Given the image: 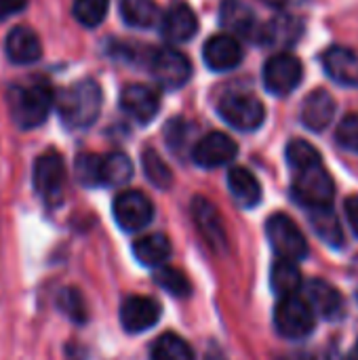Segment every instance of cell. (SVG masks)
Returning <instances> with one entry per match:
<instances>
[{
	"instance_id": "obj_23",
	"label": "cell",
	"mask_w": 358,
	"mask_h": 360,
	"mask_svg": "<svg viewBox=\"0 0 358 360\" xmlns=\"http://www.w3.org/2000/svg\"><path fill=\"white\" fill-rule=\"evenodd\" d=\"M306 291H308V300L306 302L310 304L312 312L321 314L327 321L338 319L342 314V295L329 283H325V281H310Z\"/></svg>"
},
{
	"instance_id": "obj_15",
	"label": "cell",
	"mask_w": 358,
	"mask_h": 360,
	"mask_svg": "<svg viewBox=\"0 0 358 360\" xmlns=\"http://www.w3.org/2000/svg\"><path fill=\"white\" fill-rule=\"evenodd\" d=\"M203 59L213 72H226V70L236 68L243 61V46L234 36L217 34L205 42Z\"/></svg>"
},
{
	"instance_id": "obj_28",
	"label": "cell",
	"mask_w": 358,
	"mask_h": 360,
	"mask_svg": "<svg viewBox=\"0 0 358 360\" xmlns=\"http://www.w3.org/2000/svg\"><path fill=\"white\" fill-rule=\"evenodd\" d=\"M150 356L152 360H194V350L184 338L175 333H165L154 342Z\"/></svg>"
},
{
	"instance_id": "obj_19",
	"label": "cell",
	"mask_w": 358,
	"mask_h": 360,
	"mask_svg": "<svg viewBox=\"0 0 358 360\" xmlns=\"http://www.w3.org/2000/svg\"><path fill=\"white\" fill-rule=\"evenodd\" d=\"M160 30L169 42H188L198 32V19L188 4L177 2L162 15Z\"/></svg>"
},
{
	"instance_id": "obj_25",
	"label": "cell",
	"mask_w": 358,
	"mask_h": 360,
	"mask_svg": "<svg viewBox=\"0 0 358 360\" xmlns=\"http://www.w3.org/2000/svg\"><path fill=\"white\" fill-rule=\"evenodd\" d=\"M133 177V162L122 152H110L99 162V186H122Z\"/></svg>"
},
{
	"instance_id": "obj_9",
	"label": "cell",
	"mask_w": 358,
	"mask_h": 360,
	"mask_svg": "<svg viewBox=\"0 0 358 360\" xmlns=\"http://www.w3.org/2000/svg\"><path fill=\"white\" fill-rule=\"evenodd\" d=\"M304 76L302 61L291 53H279L270 57L264 65V84L272 95L293 93Z\"/></svg>"
},
{
	"instance_id": "obj_7",
	"label": "cell",
	"mask_w": 358,
	"mask_h": 360,
	"mask_svg": "<svg viewBox=\"0 0 358 360\" xmlns=\"http://www.w3.org/2000/svg\"><path fill=\"white\" fill-rule=\"evenodd\" d=\"M217 112L232 129H238L245 133L260 129L266 120L264 103L257 97L247 95V93H230L222 97Z\"/></svg>"
},
{
	"instance_id": "obj_3",
	"label": "cell",
	"mask_w": 358,
	"mask_h": 360,
	"mask_svg": "<svg viewBox=\"0 0 358 360\" xmlns=\"http://www.w3.org/2000/svg\"><path fill=\"white\" fill-rule=\"evenodd\" d=\"M293 196L306 209H325L333 202V179L321 165L295 171Z\"/></svg>"
},
{
	"instance_id": "obj_1",
	"label": "cell",
	"mask_w": 358,
	"mask_h": 360,
	"mask_svg": "<svg viewBox=\"0 0 358 360\" xmlns=\"http://www.w3.org/2000/svg\"><path fill=\"white\" fill-rule=\"evenodd\" d=\"M101 89L95 80H78L55 93V110L70 129H89L101 112Z\"/></svg>"
},
{
	"instance_id": "obj_32",
	"label": "cell",
	"mask_w": 358,
	"mask_h": 360,
	"mask_svg": "<svg viewBox=\"0 0 358 360\" xmlns=\"http://www.w3.org/2000/svg\"><path fill=\"white\" fill-rule=\"evenodd\" d=\"M110 0H74V17L84 27H97L108 15Z\"/></svg>"
},
{
	"instance_id": "obj_10",
	"label": "cell",
	"mask_w": 358,
	"mask_h": 360,
	"mask_svg": "<svg viewBox=\"0 0 358 360\" xmlns=\"http://www.w3.org/2000/svg\"><path fill=\"white\" fill-rule=\"evenodd\" d=\"M112 213H114L116 224H118L122 230H127V232H137V230H143V228L152 221V217H154V207H152L150 198H148L143 192L127 190V192H120V194L114 198Z\"/></svg>"
},
{
	"instance_id": "obj_8",
	"label": "cell",
	"mask_w": 358,
	"mask_h": 360,
	"mask_svg": "<svg viewBox=\"0 0 358 360\" xmlns=\"http://www.w3.org/2000/svg\"><path fill=\"white\" fill-rule=\"evenodd\" d=\"M65 165L57 152H46L34 162V190L49 205L57 207L63 198Z\"/></svg>"
},
{
	"instance_id": "obj_40",
	"label": "cell",
	"mask_w": 358,
	"mask_h": 360,
	"mask_svg": "<svg viewBox=\"0 0 358 360\" xmlns=\"http://www.w3.org/2000/svg\"><path fill=\"white\" fill-rule=\"evenodd\" d=\"M264 2H266L268 6H274V8H281V6H285V4H287L289 0H264Z\"/></svg>"
},
{
	"instance_id": "obj_18",
	"label": "cell",
	"mask_w": 358,
	"mask_h": 360,
	"mask_svg": "<svg viewBox=\"0 0 358 360\" xmlns=\"http://www.w3.org/2000/svg\"><path fill=\"white\" fill-rule=\"evenodd\" d=\"M333 116H335V99L325 89L312 91L302 103V122L306 129L314 133L325 131L331 124Z\"/></svg>"
},
{
	"instance_id": "obj_17",
	"label": "cell",
	"mask_w": 358,
	"mask_h": 360,
	"mask_svg": "<svg viewBox=\"0 0 358 360\" xmlns=\"http://www.w3.org/2000/svg\"><path fill=\"white\" fill-rule=\"evenodd\" d=\"M4 51H6V57H8L13 63L27 65V63H34V61L40 59V55H42V44H40L38 34H36L32 27H27V25H17V27H13V30L6 34Z\"/></svg>"
},
{
	"instance_id": "obj_29",
	"label": "cell",
	"mask_w": 358,
	"mask_h": 360,
	"mask_svg": "<svg viewBox=\"0 0 358 360\" xmlns=\"http://www.w3.org/2000/svg\"><path fill=\"white\" fill-rule=\"evenodd\" d=\"M120 15L131 27H150L156 21L158 8L154 0H120Z\"/></svg>"
},
{
	"instance_id": "obj_14",
	"label": "cell",
	"mask_w": 358,
	"mask_h": 360,
	"mask_svg": "<svg viewBox=\"0 0 358 360\" xmlns=\"http://www.w3.org/2000/svg\"><path fill=\"white\" fill-rule=\"evenodd\" d=\"M160 319V306L143 295H131L120 306V323L127 333H143Z\"/></svg>"
},
{
	"instance_id": "obj_12",
	"label": "cell",
	"mask_w": 358,
	"mask_h": 360,
	"mask_svg": "<svg viewBox=\"0 0 358 360\" xmlns=\"http://www.w3.org/2000/svg\"><path fill=\"white\" fill-rule=\"evenodd\" d=\"M120 108L135 122L148 124L160 110V95L148 84H127L120 93Z\"/></svg>"
},
{
	"instance_id": "obj_22",
	"label": "cell",
	"mask_w": 358,
	"mask_h": 360,
	"mask_svg": "<svg viewBox=\"0 0 358 360\" xmlns=\"http://www.w3.org/2000/svg\"><path fill=\"white\" fill-rule=\"evenodd\" d=\"M222 23H224L226 30H230L234 34L257 40L260 27H257L255 15L247 4H243L238 0H226L224 2V6H222Z\"/></svg>"
},
{
	"instance_id": "obj_35",
	"label": "cell",
	"mask_w": 358,
	"mask_h": 360,
	"mask_svg": "<svg viewBox=\"0 0 358 360\" xmlns=\"http://www.w3.org/2000/svg\"><path fill=\"white\" fill-rule=\"evenodd\" d=\"M57 304L65 316H70L74 323H84L87 319V308L82 302V295L76 289H63L57 297Z\"/></svg>"
},
{
	"instance_id": "obj_2",
	"label": "cell",
	"mask_w": 358,
	"mask_h": 360,
	"mask_svg": "<svg viewBox=\"0 0 358 360\" xmlns=\"http://www.w3.org/2000/svg\"><path fill=\"white\" fill-rule=\"evenodd\" d=\"M55 105V91L44 78H34L30 82H21L11 86L8 91V108L17 127L34 129L40 127Z\"/></svg>"
},
{
	"instance_id": "obj_24",
	"label": "cell",
	"mask_w": 358,
	"mask_h": 360,
	"mask_svg": "<svg viewBox=\"0 0 358 360\" xmlns=\"http://www.w3.org/2000/svg\"><path fill=\"white\" fill-rule=\"evenodd\" d=\"M133 255L148 268H160L171 255V243L165 234H146L135 240Z\"/></svg>"
},
{
	"instance_id": "obj_31",
	"label": "cell",
	"mask_w": 358,
	"mask_h": 360,
	"mask_svg": "<svg viewBox=\"0 0 358 360\" xmlns=\"http://www.w3.org/2000/svg\"><path fill=\"white\" fill-rule=\"evenodd\" d=\"M287 162H289V167L295 173V171H302V169L321 165L323 158H321L319 150L312 143H308L306 139H293L287 146Z\"/></svg>"
},
{
	"instance_id": "obj_37",
	"label": "cell",
	"mask_w": 358,
	"mask_h": 360,
	"mask_svg": "<svg viewBox=\"0 0 358 360\" xmlns=\"http://www.w3.org/2000/svg\"><path fill=\"white\" fill-rule=\"evenodd\" d=\"M167 143L175 152H179L181 146H188V124L184 120H173L167 124Z\"/></svg>"
},
{
	"instance_id": "obj_30",
	"label": "cell",
	"mask_w": 358,
	"mask_h": 360,
	"mask_svg": "<svg viewBox=\"0 0 358 360\" xmlns=\"http://www.w3.org/2000/svg\"><path fill=\"white\" fill-rule=\"evenodd\" d=\"M141 165H143V173L150 179V184H154L158 190H169L173 186V173L169 169V165L160 158L158 152L154 150H146L141 156Z\"/></svg>"
},
{
	"instance_id": "obj_16",
	"label": "cell",
	"mask_w": 358,
	"mask_h": 360,
	"mask_svg": "<svg viewBox=\"0 0 358 360\" xmlns=\"http://www.w3.org/2000/svg\"><path fill=\"white\" fill-rule=\"evenodd\" d=\"M325 74L342 86H358V53L346 46H329L323 53Z\"/></svg>"
},
{
	"instance_id": "obj_39",
	"label": "cell",
	"mask_w": 358,
	"mask_h": 360,
	"mask_svg": "<svg viewBox=\"0 0 358 360\" xmlns=\"http://www.w3.org/2000/svg\"><path fill=\"white\" fill-rule=\"evenodd\" d=\"M346 215H348V221H350L354 234L358 236V196L346 198Z\"/></svg>"
},
{
	"instance_id": "obj_36",
	"label": "cell",
	"mask_w": 358,
	"mask_h": 360,
	"mask_svg": "<svg viewBox=\"0 0 358 360\" xmlns=\"http://www.w3.org/2000/svg\"><path fill=\"white\" fill-rule=\"evenodd\" d=\"M335 139L344 150H350V152L358 154V112L344 116V120L338 124Z\"/></svg>"
},
{
	"instance_id": "obj_34",
	"label": "cell",
	"mask_w": 358,
	"mask_h": 360,
	"mask_svg": "<svg viewBox=\"0 0 358 360\" xmlns=\"http://www.w3.org/2000/svg\"><path fill=\"white\" fill-rule=\"evenodd\" d=\"M99 162H101V156L97 154H80L76 158L74 171L82 186H89V188L99 186Z\"/></svg>"
},
{
	"instance_id": "obj_27",
	"label": "cell",
	"mask_w": 358,
	"mask_h": 360,
	"mask_svg": "<svg viewBox=\"0 0 358 360\" xmlns=\"http://www.w3.org/2000/svg\"><path fill=\"white\" fill-rule=\"evenodd\" d=\"M308 215H310V224L314 228V232L331 247H340L342 240H344V234H342V228H340V221L335 217V213L331 211V207H325V209H308Z\"/></svg>"
},
{
	"instance_id": "obj_4",
	"label": "cell",
	"mask_w": 358,
	"mask_h": 360,
	"mask_svg": "<svg viewBox=\"0 0 358 360\" xmlns=\"http://www.w3.org/2000/svg\"><path fill=\"white\" fill-rule=\"evenodd\" d=\"M266 236L279 255V259H289V262H300L308 255V243L298 224L285 215V213H274L266 221Z\"/></svg>"
},
{
	"instance_id": "obj_21",
	"label": "cell",
	"mask_w": 358,
	"mask_h": 360,
	"mask_svg": "<svg viewBox=\"0 0 358 360\" xmlns=\"http://www.w3.org/2000/svg\"><path fill=\"white\" fill-rule=\"evenodd\" d=\"M228 188H230L232 198L245 209H251V207L260 205V200H262V186H260L257 177L251 171H247L245 167L230 169Z\"/></svg>"
},
{
	"instance_id": "obj_26",
	"label": "cell",
	"mask_w": 358,
	"mask_h": 360,
	"mask_svg": "<svg viewBox=\"0 0 358 360\" xmlns=\"http://www.w3.org/2000/svg\"><path fill=\"white\" fill-rule=\"evenodd\" d=\"M270 285H272V291L281 297L298 295L300 287H302V272H300L298 264L289 262V259H279L272 266Z\"/></svg>"
},
{
	"instance_id": "obj_5",
	"label": "cell",
	"mask_w": 358,
	"mask_h": 360,
	"mask_svg": "<svg viewBox=\"0 0 358 360\" xmlns=\"http://www.w3.org/2000/svg\"><path fill=\"white\" fill-rule=\"evenodd\" d=\"M148 65H150V74L156 80V84L162 89H169V91L181 89L192 76L190 59L181 51L171 49V46L152 51Z\"/></svg>"
},
{
	"instance_id": "obj_41",
	"label": "cell",
	"mask_w": 358,
	"mask_h": 360,
	"mask_svg": "<svg viewBox=\"0 0 358 360\" xmlns=\"http://www.w3.org/2000/svg\"><path fill=\"white\" fill-rule=\"evenodd\" d=\"M350 360H358V342L357 346H354V350H352V354H350Z\"/></svg>"
},
{
	"instance_id": "obj_20",
	"label": "cell",
	"mask_w": 358,
	"mask_h": 360,
	"mask_svg": "<svg viewBox=\"0 0 358 360\" xmlns=\"http://www.w3.org/2000/svg\"><path fill=\"white\" fill-rule=\"evenodd\" d=\"M302 21L291 15H279L257 32V42L268 46H291L302 36Z\"/></svg>"
},
{
	"instance_id": "obj_6",
	"label": "cell",
	"mask_w": 358,
	"mask_h": 360,
	"mask_svg": "<svg viewBox=\"0 0 358 360\" xmlns=\"http://www.w3.org/2000/svg\"><path fill=\"white\" fill-rule=\"evenodd\" d=\"M276 331L287 340H302L314 329V312L310 304L300 295L281 297L274 310Z\"/></svg>"
},
{
	"instance_id": "obj_33",
	"label": "cell",
	"mask_w": 358,
	"mask_h": 360,
	"mask_svg": "<svg viewBox=\"0 0 358 360\" xmlns=\"http://www.w3.org/2000/svg\"><path fill=\"white\" fill-rule=\"evenodd\" d=\"M154 281L160 289L177 295V297H184V295H190V283L188 278L184 276L181 270L177 268H167V266H160L156 272H154Z\"/></svg>"
},
{
	"instance_id": "obj_38",
	"label": "cell",
	"mask_w": 358,
	"mask_h": 360,
	"mask_svg": "<svg viewBox=\"0 0 358 360\" xmlns=\"http://www.w3.org/2000/svg\"><path fill=\"white\" fill-rule=\"evenodd\" d=\"M27 4V0H0V21L23 11Z\"/></svg>"
},
{
	"instance_id": "obj_11",
	"label": "cell",
	"mask_w": 358,
	"mask_h": 360,
	"mask_svg": "<svg viewBox=\"0 0 358 360\" xmlns=\"http://www.w3.org/2000/svg\"><path fill=\"white\" fill-rule=\"evenodd\" d=\"M236 154H238L236 141L230 135L219 133V131H213V133L205 135L192 148V160L198 167H205V169L224 167V165L232 162L236 158Z\"/></svg>"
},
{
	"instance_id": "obj_13",
	"label": "cell",
	"mask_w": 358,
	"mask_h": 360,
	"mask_svg": "<svg viewBox=\"0 0 358 360\" xmlns=\"http://www.w3.org/2000/svg\"><path fill=\"white\" fill-rule=\"evenodd\" d=\"M192 217L194 224L198 228V232L205 236V240L215 249V251H226L228 247V236H226V228L222 221L219 211L215 209V205L203 196H196L192 200Z\"/></svg>"
}]
</instances>
